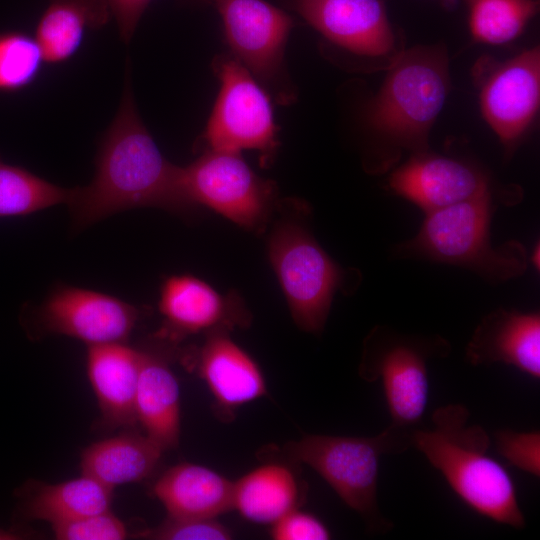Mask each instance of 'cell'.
Listing matches in <instances>:
<instances>
[{
	"instance_id": "1",
	"label": "cell",
	"mask_w": 540,
	"mask_h": 540,
	"mask_svg": "<svg viewBox=\"0 0 540 540\" xmlns=\"http://www.w3.org/2000/svg\"><path fill=\"white\" fill-rule=\"evenodd\" d=\"M188 198L183 167L169 162L143 123L134 100L130 59L118 111L104 133L90 184L73 188L68 207L76 227L141 207L182 212Z\"/></svg>"
},
{
	"instance_id": "2",
	"label": "cell",
	"mask_w": 540,
	"mask_h": 540,
	"mask_svg": "<svg viewBox=\"0 0 540 540\" xmlns=\"http://www.w3.org/2000/svg\"><path fill=\"white\" fill-rule=\"evenodd\" d=\"M459 403L435 409L432 428H416L413 447L438 470L472 510L503 525L525 527L516 487L506 469L488 455L490 438Z\"/></svg>"
},
{
	"instance_id": "3",
	"label": "cell",
	"mask_w": 540,
	"mask_h": 540,
	"mask_svg": "<svg viewBox=\"0 0 540 540\" xmlns=\"http://www.w3.org/2000/svg\"><path fill=\"white\" fill-rule=\"evenodd\" d=\"M449 90L445 46L412 47L395 56L368 110L369 126L393 145L424 152Z\"/></svg>"
},
{
	"instance_id": "4",
	"label": "cell",
	"mask_w": 540,
	"mask_h": 540,
	"mask_svg": "<svg viewBox=\"0 0 540 540\" xmlns=\"http://www.w3.org/2000/svg\"><path fill=\"white\" fill-rule=\"evenodd\" d=\"M415 429L390 423L372 437L308 434L286 443L284 452L291 460L306 464L319 474L362 517L370 531L385 533L393 528V523L382 515L378 505L380 458L413 447Z\"/></svg>"
},
{
	"instance_id": "5",
	"label": "cell",
	"mask_w": 540,
	"mask_h": 540,
	"mask_svg": "<svg viewBox=\"0 0 540 540\" xmlns=\"http://www.w3.org/2000/svg\"><path fill=\"white\" fill-rule=\"evenodd\" d=\"M490 195L428 212L409 248L433 260L461 265L496 281L522 274L526 257L511 242L498 249L489 239Z\"/></svg>"
},
{
	"instance_id": "6",
	"label": "cell",
	"mask_w": 540,
	"mask_h": 540,
	"mask_svg": "<svg viewBox=\"0 0 540 540\" xmlns=\"http://www.w3.org/2000/svg\"><path fill=\"white\" fill-rule=\"evenodd\" d=\"M448 352L441 338L400 335L378 327L365 342L359 375L366 382L381 383L391 424L415 429L428 403V360Z\"/></svg>"
},
{
	"instance_id": "7",
	"label": "cell",
	"mask_w": 540,
	"mask_h": 540,
	"mask_svg": "<svg viewBox=\"0 0 540 540\" xmlns=\"http://www.w3.org/2000/svg\"><path fill=\"white\" fill-rule=\"evenodd\" d=\"M213 70L220 89L202 135L208 150L270 156L278 146V128L268 92L232 55L216 56Z\"/></svg>"
},
{
	"instance_id": "8",
	"label": "cell",
	"mask_w": 540,
	"mask_h": 540,
	"mask_svg": "<svg viewBox=\"0 0 540 540\" xmlns=\"http://www.w3.org/2000/svg\"><path fill=\"white\" fill-rule=\"evenodd\" d=\"M235 57L275 100H296V90L285 67V48L293 18L265 0H213Z\"/></svg>"
},
{
	"instance_id": "9",
	"label": "cell",
	"mask_w": 540,
	"mask_h": 540,
	"mask_svg": "<svg viewBox=\"0 0 540 540\" xmlns=\"http://www.w3.org/2000/svg\"><path fill=\"white\" fill-rule=\"evenodd\" d=\"M269 257L295 323L318 333L326 323L339 271L300 225L283 222L273 231Z\"/></svg>"
},
{
	"instance_id": "10",
	"label": "cell",
	"mask_w": 540,
	"mask_h": 540,
	"mask_svg": "<svg viewBox=\"0 0 540 540\" xmlns=\"http://www.w3.org/2000/svg\"><path fill=\"white\" fill-rule=\"evenodd\" d=\"M183 177L193 205H205L242 227L259 229L270 214L274 185L259 177L240 153L207 150L183 167Z\"/></svg>"
},
{
	"instance_id": "11",
	"label": "cell",
	"mask_w": 540,
	"mask_h": 540,
	"mask_svg": "<svg viewBox=\"0 0 540 540\" xmlns=\"http://www.w3.org/2000/svg\"><path fill=\"white\" fill-rule=\"evenodd\" d=\"M134 305L94 290L58 286L37 308L38 327L65 335L88 346L124 342L137 324Z\"/></svg>"
},
{
	"instance_id": "12",
	"label": "cell",
	"mask_w": 540,
	"mask_h": 540,
	"mask_svg": "<svg viewBox=\"0 0 540 540\" xmlns=\"http://www.w3.org/2000/svg\"><path fill=\"white\" fill-rule=\"evenodd\" d=\"M479 103L486 123L507 149L512 148L539 110V46L496 64L481 84Z\"/></svg>"
},
{
	"instance_id": "13",
	"label": "cell",
	"mask_w": 540,
	"mask_h": 540,
	"mask_svg": "<svg viewBox=\"0 0 540 540\" xmlns=\"http://www.w3.org/2000/svg\"><path fill=\"white\" fill-rule=\"evenodd\" d=\"M284 1L325 38L348 52L381 58L395 51V36L381 0Z\"/></svg>"
},
{
	"instance_id": "14",
	"label": "cell",
	"mask_w": 540,
	"mask_h": 540,
	"mask_svg": "<svg viewBox=\"0 0 540 540\" xmlns=\"http://www.w3.org/2000/svg\"><path fill=\"white\" fill-rule=\"evenodd\" d=\"M391 188L427 213L490 195L486 176L459 160L418 153L390 177Z\"/></svg>"
},
{
	"instance_id": "15",
	"label": "cell",
	"mask_w": 540,
	"mask_h": 540,
	"mask_svg": "<svg viewBox=\"0 0 540 540\" xmlns=\"http://www.w3.org/2000/svg\"><path fill=\"white\" fill-rule=\"evenodd\" d=\"M197 372L207 385L217 412L228 420L241 406L268 394L258 364L223 329L211 331L199 349Z\"/></svg>"
},
{
	"instance_id": "16",
	"label": "cell",
	"mask_w": 540,
	"mask_h": 540,
	"mask_svg": "<svg viewBox=\"0 0 540 540\" xmlns=\"http://www.w3.org/2000/svg\"><path fill=\"white\" fill-rule=\"evenodd\" d=\"M474 366L505 363L540 378V316L496 310L482 319L466 347Z\"/></svg>"
},
{
	"instance_id": "17",
	"label": "cell",
	"mask_w": 540,
	"mask_h": 540,
	"mask_svg": "<svg viewBox=\"0 0 540 540\" xmlns=\"http://www.w3.org/2000/svg\"><path fill=\"white\" fill-rule=\"evenodd\" d=\"M142 352L124 342L88 346L87 374L94 390L103 429L137 423L136 394Z\"/></svg>"
},
{
	"instance_id": "18",
	"label": "cell",
	"mask_w": 540,
	"mask_h": 540,
	"mask_svg": "<svg viewBox=\"0 0 540 540\" xmlns=\"http://www.w3.org/2000/svg\"><path fill=\"white\" fill-rule=\"evenodd\" d=\"M159 309L164 318L159 335L170 341L206 330L233 327L245 320L210 285L190 275L165 279Z\"/></svg>"
},
{
	"instance_id": "19",
	"label": "cell",
	"mask_w": 540,
	"mask_h": 540,
	"mask_svg": "<svg viewBox=\"0 0 540 540\" xmlns=\"http://www.w3.org/2000/svg\"><path fill=\"white\" fill-rule=\"evenodd\" d=\"M152 492L168 517L216 518L233 510V482L194 463H179L166 470Z\"/></svg>"
},
{
	"instance_id": "20",
	"label": "cell",
	"mask_w": 540,
	"mask_h": 540,
	"mask_svg": "<svg viewBox=\"0 0 540 540\" xmlns=\"http://www.w3.org/2000/svg\"><path fill=\"white\" fill-rule=\"evenodd\" d=\"M136 394V417L145 435L163 452L180 439V389L177 378L161 357L141 351Z\"/></svg>"
},
{
	"instance_id": "21",
	"label": "cell",
	"mask_w": 540,
	"mask_h": 540,
	"mask_svg": "<svg viewBox=\"0 0 540 540\" xmlns=\"http://www.w3.org/2000/svg\"><path fill=\"white\" fill-rule=\"evenodd\" d=\"M112 493V488L86 475L57 484L29 481L18 494L19 511L26 520L52 525L110 510Z\"/></svg>"
},
{
	"instance_id": "22",
	"label": "cell",
	"mask_w": 540,
	"mask_h": 540,
	"mask_svg": "<svg viewBox=\"0 0 540 540\" xmlns=\"http://www.w3.org/2000/svg\"><path fill=\"white\" fill-rule=\"evenodd\" d=\"M35 40L45 63L70 60L82 45L87 30L102 28L110 19L106 0H48Z\"/></svg>"
},
{
	"instance_id": "23",
	"label": "cell",
	"mask_w": 540,
	"mask_h": 540,
	"mask_svg": "<svg viewBox=\"0 0 540 540\" xmlns=\"http://www.w3.org/2000/svg\"><path fill=\"white\" fill-rule=\"evenodd\" d=\"M163 450L145 434L125 432L95 442L81 455L82 475L112 489L147 478L156 468Z\"/></svg>"
},
{
	"instance_id": "24",
	"label": "cell",
	"mask_w": 540,
	"mask_h": 540,
	"mask_svg": "<svg viewBox=\"0 0 540 540\" xmlns=\"http://www.w3.org/2000/svg\"><path fill=\"white\" fill-rule=\"evenodd\" d=\"M300 501L298 479L283 464L260 465L233 482V510L253 523L272 525Z\"/></svg>"
},
{
	"instance_id": "25",
	"label": "cell",
	"mask_w": 540,
	"mask_h": 540,
	"mask_svg": "<svg viewBox=\"0 0 540 540\" xmlns=\"http://www.w3.org/2000/svg\"><path fill=\"white\" fill-rule=\"evenodd\" d=\"M72 194L73 188L53 184L0 158V218L26 216L55 205H68Z\"/></svg>"
},
{
	"instance_id": "26",
	"label": "cell",
	"mask_w": 540,
	"mask_h": 540,
	"mask_svg": "<svg viewBox=\"0 0 540 540\" xmlns=\"http://www.w3.org/2000/svg\"><path fill=\"white\" fill-rule=\"evenodd\" d=\"M474 40L502 45L517 38L538 12L537 0H468Z\"/></svg>"
},
{
	"instance_id": "27",
	"label": "cell",
	"mask_w": 540,
	"mask_h": 540,
	"mask_svg": "<svg viewBox=\"0 0 540 540\" xmlns=\"http://www.w3.org/2000/svg\"><path fill=\"white\" fill-rule=\"evenodd\" d=\"M44 63L34 37L20 31L0 33V93L18 92L32 85Z\"/></svg>"
},
{
	"instance_id": "28",
	"label": "cell",
	"mask_w": 540,
	"mask_h": 540,
	"mask_svg": "<svg viewBox=\"0 0 540 540\" xmlns=\"http://www.w3.org/2000/svg\"><path fill=\"white\" fill-rule=\"evenodd\" d=\"M143 539L153 540H229L231 531L216 518L167 517L154 528L137 534Z\"/></svg>"
},
{
	"instance_id": "29",
	"label": "cell",
	"mask_w": 540,
	"mask_h": 540,
	"mask_svg": "<svg viewBox=\"0 0 540 540\" xmlns=\"http://www.w3.org/2000/svg\"><path fill=\"white\" fill-rule=\"evenodd\" d=\"M497 452L514 467L540 476V432L501 429L493 433Z\"/></svg>"
},
{
	"instance_id": "30",
	"label": "cell",
	"mask_w": 540,
	"mask_h": 540,
	"mask_svg": "<svg viewBox=\"0 0 540 540\" xmlns=\"http://www.w3.org/2000/svg\"><path fill=\"white\" fill-rule=\"evenodd\" d=\"M58 540H123L125 524L110 510L51 525Z\"/></svg>"
},
{
	"instance_id": "31",
	"label": "cell",
	"mask_w": 540,
	"mask_h": 540,
	"mask_svg": "<svg viewBox=\"0 0 540 540\" xmlns=\"http://www.w3.org/2000/svg\"><path fill=\"white\" fill-rule=\"evenodd\" d=\"M275 540H327L328 527L315 515L295 508L271 525Z\"/></svg>"
},
{
	"instance_id": "32",
	"label": "cell",
	"mask_w": 540,
	"mask_h": 540,
	"mask_svg": "<svg viewBox=\"0 0 540 540\" xmlns=\"http://www.w3.org/2000/svg\"><path fill=\"white\" fill-rule=\"evenodd\" d=\"M115 17L120 38L128 44L151 0H106Z\"/></svg>"
},
{
	"instance_id": "33",
	"label": "cell",
	"mask_w": 540,
	"mask_h": 540,
	"mask_svg": "<svg viewBox=\"0 0 540 540\" xmlns=\"http://www.w3.org/2000/svg\"><path fill=\"white\" fill-rule=\"evenodd\" d=\"M191 3H195V4H198V5H212V1L213 0H187Z\"/></svg>"
}]
</instances>
